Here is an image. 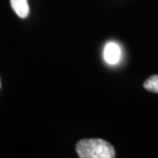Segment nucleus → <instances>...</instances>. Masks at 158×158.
Here are the masks:
<instances>
[{"label": "nucleus", "mask_w": 158, "mask_h": 158, "mask_svg": "<svg viewBox=\"0 0 158 158\" xmlns=\"http://www.w3.org/2000/svg\"><path fill=\"white\" fill-rule=\"evenodd\" d=\"M77 153L81 158H113L115 150L107 141L101 139H84L76 145Z\"/></svg>", "instance_id": "1"}, {"label": "nucleus", "mask_w": 158, "mask_h": 158, "mask_svg": "<svg viewBox=\"0 0 158 158\" xmlns=\"http://www.w3.org/2000/svg\"><path fill=\"white\" fill-rule=\"evenodd\" d=\"M104 59L110 65H115L121 59V48L115 42L107 43L104 49Z\"/></svg>", "instance_id": "2"}, {"label": "nucleus", "mask_w": 158, "mask_h": 158, "mask_svg": "<svg viewBox=\"0 0 158 158\" xmlns=\"http://www.w3.org/2000/svg\"><path fill=\"white\" fill-rule=\"evenodd\" d=\"M12 10L21 19H25L29 14V6L27 0H10Z\"/></svg>", "instance_id": "3"}, {"label": "nucleus", "mask_w": 158, "mask_h": 158, "mask_svg": "<svg viewBox=\"0 0 158 158\" xmlns=\"http://www.w3.org/2000/svg\"><path fill=\"white\" fill-rule=\"evenodd\" d=\"M144 88L151 92L158 93V75L151 76L144 82Z\"/></svg>", "instance_id": "4"}, {"label": "nucleus", "mask_w": 158, "mask_h": 158, "mask_svg": "<svg viewBox=\"0 0 158 158\" xmlns=\"http://www.w3.org/2000/svg\"><path fill=\"white\" fill-rule=\"evenodd\" d=\"M0 88H1V82H0Z\"/></svg>", "instance_id": "5"}]
</instances>
